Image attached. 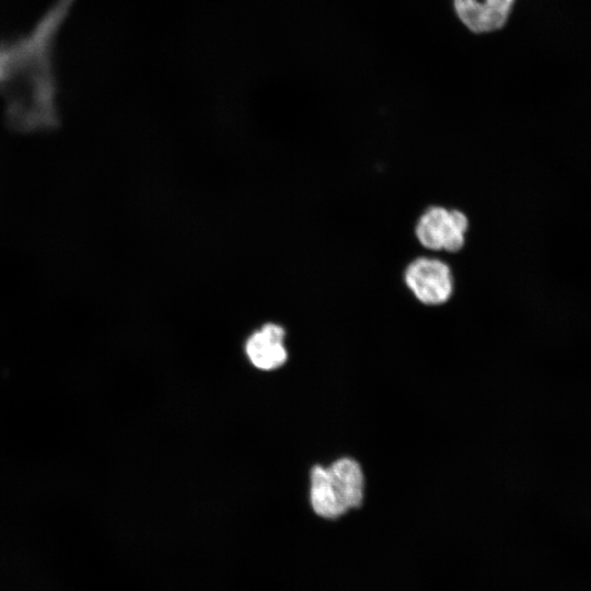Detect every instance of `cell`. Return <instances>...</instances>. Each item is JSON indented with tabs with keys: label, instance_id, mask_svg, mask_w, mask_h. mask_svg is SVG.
<instances>
[{
	"label": "cell",
	"instance_id": "1",
	"mask_svg": "<svg viewBox=\"0 0 591 591\" xmlns=\"http://www.w3.org/2000/svg\"><path fill=\"white\" fill-rule=\"evenodd\" d=\"M78 1L50 0L25 31L0 39V97L11 130L59 126L58 50Z\"/></svg>",
	"mask_w": 591,
	"mask_h": 591
},
{
	"label": "cell",
	"instance_id": "2",
	"mask_svg": "<svg viewBox=\"0 0 591 591\" xmlns=\"http://www.w3.org/2000/svg\"><path fill=\"white\" fill-rule=\"evenodd\" d=\"M364 497L366 475L355 457L343 455L310 468L309 500L316 515L337 520L360 509Z\"/></svg>",
	"mask_w": 591,
	"mask_h": 591
},
{
	"label": "cell",
	"instance_id": "3",
	"mask_svg": "<svg viewBox=\"0 0 591 591\" xmlns=\"http://www.w3.org/2000/svg\"><path fill=\"white\" fill-rule=\"evenodd\" d=\"M405 283L414 297L426 306H439L453 293V277L443 262L419 257L413 260L404 274Z\"/></svg>",
	"mask_w": 591,
	"mask_h": 591
},
{
	"label": "cell",
	"instance_id": "4",
	"mask_svg": "<svg viewBox=\"0 0 591 591\" xmlns=\"http://www.w3.org/2000/svg\"><path fill=\"white\" fill-rule=\"evenodd\" d=\"M467 227V218L460 210L431 207L419 218L416 236L427 248L456 252L464 245Z\"/></svg>",
	"mask_w": 591,
	"mask_h": 591
},
{
	"label": "cell",
	"instance_id": "5",
	"mask_svg": "<svg viewBox=\"0 0 591 591\" xmlns=\"http://www.w3.org/2000/svg\"><path fill=\"white\" fill-rule=\"evenodd\" d=\"M461 22L474 33H490L507 23L514 0H453Z\"/></svg>",
	"mask_w": 591,
	"mask_h": 591
},
{
	"label": "cell",
	"instance_id": "6",
	"mask_svg": "<svg viewBox=\"0 0 591 591\" xmlns=\"http://www.w3.org/2000/svg\"><path fill=\"white\" fill-rule=\"evenodd\" d=\"M285 336V328L275 323L264 324L252 333L245 343V352L252 364L265 371L281 367L288 359Z\"/></svg>",
	"mask_w": 591,
	"mask_h": 591
}]
</instances>
